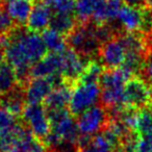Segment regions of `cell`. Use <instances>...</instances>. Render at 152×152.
<instances>
[{
    "instance_id": "15",
    "label": "cell",
    "mask_w": 152,
    "mask_h": 152,
    "mask_svg": "<svg viewBox=\"0 0 152 152\" xmlns=\"http://www.w3.org/2000/svg\"><path fill=\"white\" fill-rule=\"evenodd\" d=\"M72 88L73 85L66 80L55 87L43 102L45 108L47 110H59L68 108L72 94Z\"/></svg>"
},
{
    "instance_id": "1",
    "label": "cell",
    "mask_w": 152,
    "mask_h": 152,
    "mask_svg": "<svg viewBox=\"0 0 152 152\" xmlns=\"http://www.w3.org/2000/svg\"><path fill=\"white\" fill-rule=\"evenodd\" d=\"M48 53L41 34L24 26L16 28L7 36L4 46L5 61L14 67L19 85L24 86L30 78V69Z\"/></svg>"
},
{
    "instance_id": "9",
    "label": "cell",
    "mask_w": 152,
    "mask_h": 152,
    "mask_svg": "<svg viewBox=\"0 0 152 152\" xmlns=\"http://www.w3.org/2000/svg\"><path fill=\"white\" fill-rule=\"evenodd\" d=\"M151 21V11L144 7L125 4L117 17L119 27L123 32H142Z\"/></svg>"
},
{
    "instance_id": "3",
    "label": "cell",
    "mask_w": 152,
    "mask_h": 152,
    "mask_svg": "<svg viewBox=\"0 0 152 152\" xmlns=\"http://www.w3.org/2000/svg\"><path fill=\"white\" fill-rule=\"evenodd\" d=\"M69 48L88 59L98 57L102 45L97 31V24L90 21L79 23L66 36Z\"/></svg>"
},
{
    "instance_id": "14",
    "label": "cell",
    "mask_w": 152,
    "mask_h": 152,
    "mask_svg": "<svg viewBox=\"0 0 152 152\" xmlns=\"http://www.w3.org/2000/svg\"><path fill=\"white\" fill-rule=\"evenodd\" d=\"M53 12L44 2H39L34 5L31 13L26 23V27L29 30L38 34H42L45 29L50 26Z\"/></svg>"
},
{
    "instance_id": "6",
    "label": "cell",
    "mask_w": 152,
    "mask_h": 152,
    "mask_svg": "<svg viewBox=\"0 0 152 152\" xmlns=\"http://www.w3.org/2000/svg\"><path fill=\"white\" fill-rule=\"evenodd\" d=\"M21 118L24 125L39 140H46L51 131V122L44 104H26Z\"/></svg>"
},
{
    "instance_id": "26",
    "label": "cell",
    "mask_w": 152,
    "mask_h": 152,
    "mask_svg": "<svg viewBox=\"0 0 152 152\" xmlns=\"http://www.w3.org/2000/svg\"><path fill=\"white\" fill-rule=\"evenodd\" d=\"M140 76H142L150 85H152V51L148 54L147 58L145 61V64H144V68L142 70V73Z\"/></svg>"
},
{
    "instance_id": "27",
    "label": "cell",
    "mask_w": 152,
    "mask_h": 152,
    "mask_svg": "<svg viewBox=\"0 0 152 152\" xmlns=\"http://www.w3.org/2000/svg\"><path fill=\"white\" fill-rule=\"evenodd\" d=\"M49 152H77V150H76L75 146L69 145V146H63V147L58 148V149H49Z\"/></svg>"
},
{
    "instance_id": "32",
    "label": "cell",
    "mask_w": 152,
    "mask_h": 152,
    "mask_svg": "<svg viewBox=\"0 0 152 152\" xmlns=\"http://www.w3.org/2000/svg\"><path fill=\"white\" fill-rule=\"evenodd\" d=\"M31 1H32V0H31Z\"/></svg>"
},
{
    "instance_id": "28",
    "label": "cell",
    "mask_w": 152,
    "mask_h": 152,
    "mask_svg": "<svg viewBox=\"0 0 152 152\" xmlns=\"http://www.w3.org/2000/svg\"><path fill=\"white\" fill-rule=\"evenodd\" d=\"M126 4L131 5V7H144L145 4V0H123Z\"/></svg>"
},
{
    "instance_id": "18",
    "label": "cell",
    "mask_w": 152,
    "mask_h": 152,
    "mask_svg": "<svg viewBox=\"0 0 152 152\" xmlns=\"http://www.w3.org/2000/svg\"><path fill=\"white\" fill-rule=\"evenodd\" d=\"M43 41L46 45L49 52H63L68 48L66 37L57 32L56 30L48 27L41 34Z\"/></svg>"
},
{
    "instance_id": "19",
    "label": "cell",
    "mask_w": 152,
    "mask_h": 152,
    "mask_svg": "<svg viewBox=\"0 0 152 152\" xmlns=\"http://www.w3.org/2000/svg\"><path fill=\"white\" fill-rule=\"evenodd\" d=\"M77 24H78V20L76 18V15L53 13L49 27L66 37Z\"/></svg>"
},
{
    "instance_id": "24",
    "label": "cell",
    "mask_w": 152,
    "mask_h": 152,
    "mask_svg": "<svg viewBox=\"0 0 152 152\" xmlns=\"http://www.w3.org/2000/svg\"><path fill=\"white\" fill-rule=\"evenodd\" d=\"M18 26L11 16L9 15L4 7H0V37H5L10 34Z\"/></svg>"
},
{
    "instance_id": "13",
    "label": "cell",
    "mask_w": 152,
    "mask_h": 152,
    "mask_svg": "<svg viewBox=\"0 0 152 152\" xmlns=\"http://www.w3.org/2000/svg\"><path fill=\"white\" fill-rule=\"evenodd\" d=\"M75 147L77 152H112L116 148L102 131L94 135H80Z\"/></svg>"
},
{
    "instance_id": "30",
    "label": "cell",
    "mask_w": 152,
    "mask_h": 152,
    "mask_svg": "<svg viewBox=\"0 0 152 152\" xmlns=\"http://www.w3.org/2000/svg\"><path fill=\"white\" fill-rule=\"evenodd\" d=\"M0 7H1V0H0Z\"/></svg>"
},
{
    "instance_id": "10",
    "label": "cell",
    "mask_w": 152,
    "mask_h": 152,
    "mask_svg": "<svg viewBox=\"0 0 152 152\" xmlns=\"http://www.w3.org/2000/svg\"><path fill=\"white\" fill-rule=\"evenodd\" d=\"M98 58L105 69H117L124 64L126 59V48L119 34L101 45Z\"/></svg>"
},
{
    "instance_id": "4",
    "label": "cell",
    "mask_w": 152,
    "mask_h": 152,
    "mask_svg": "<svg viewBox=\"0 0 152 152\" xmlns=\"http://www.w3.org/2000/svg\"><path fill=\"white\" fill-rule=\"evenodd\" d=\"M100 83L77 80L72 88L71 98L68 105L70 114L77 118L86 110L95 106L100 101Z\"/></svg>"
},
{
    "instance_id": "2",
    "label": "cell",
    "mask_w": 152,
    "mask_h": 152,
    "mask_svg": "<svg viewBox=\"0 0 152 152\" xmlns=\"http://www.w3.org/2000/svg\"><path fill=\"white\" fill-rule=\"evenodd\" d=\"M129 78L121 68L104 70L100 79V102L107 108L110 116L124 108V88Z\"/></svg>"
},
{
    "instance_id": "16",
    "label": "cell",
    "mask_w": 152,
    "mask_h": 152,
    "mask_svg": "<svg viewBox=\"0 0 152 152\" xmlns=\"http://www.w3.org/2000/svg\"><path fill=\"white\" fill-rule=\"evenodd\" d=\"M3 7L17 25L24 26L27 23L34 5L31 0H7Z\"/></svg>"
},
{
    "instance_id": "23",
    "label": "cell",
    "mask_w": 152,
    "mask_h": 152,
    "mask_svg": "<svg viewBox=\"0 0 152 152\" xmlns=\"http://www.w3.org/2000/svg\"><path fill=\"white\" fill-rule=\"evenodd\" d=\"M53 13L75 15V0H42Z\"/></svg>"
},
{
    "instance_id": "8",
    "label": "cell",
    "mask_w": 152,
    "mask_h": 152,
    "mask_svg": "<svg viewBox=\"0 0 152 152\" xmlns=\"http://www.w3.org/2000/svg\"><path fill=\"white\" fill-rule=\"evenodd\" d=\"M64 83L61 75L50 77H31L23 86L26 104H40L45 101L55 87Z\"/></svg>"
},
{
    "instance_id": "31",
    "label": "cell",
    "mask_w": 152,
    "mask_h": 152,
    "mask_svg": "<svg viewBox=\"0 0 152 152\" xmlns=\"http://www.w3.org/2000/svg\"><path fill=\"white\" fill-rule=\"evenodd\" d=\"M151 13H152V10H151Z\"/></svg>"
},
{
    "instance_id": "12",
    "label": "cell",
    "mask_w": 152,
    "mask_h": 152,
    "mask_svg": "<svg viewBox=\"0 0 152 152\" xmlns=\"http://www.w3.org/2000/svg\"><path fill=\"white\" fill-rule=\"evenodd\" d=\"M61 67H63L61 53L48 52L43 58H41L36 65L31 67L30 78L31 77H50V76L61 75Z\"/></svg>"
},
{
    "instance_id": "22",
    "label": "cell",
    "mask_w": 152,
    "mask_h": 152,
    "mask_svg": "<svg viewBox=\"0 0 152 152\" xmlns=\"http://www.w3.org/2000/svg\"><path fill=\"white\" fill-rule=\"evenodd\" d=\"M21 123L19 118L0 105V137L11 132Z\"/></svg>"
},
{
    "instance_id": "11",
    "label": "cell",
    "mask_w": 152,
    "mask_h": 152,
    "mask_svg": "<svg viewBox=\"0 0 152 152\" xmlns=\"http://www.w3.org/2000/svg\"><path fill=\"white\" fill-rule=\"evenodd\" d=\"M61 53V58H63L61 75L64 80L74 85L79 78V76L81 75L86 65L90 59L81 56L80 54L72 50L69 47Z\"/></svg>"
},
{
    "instance_id": "17",
    "label": "cell",
    "mask_w": 152,
    "mask_h": 152,
    "mask_svg": "<svg viewBox=\"0 0 152 152\" xmlns=\"http://www.w3.org/2000/svg\"><path fill=\"white\" fill-rule=\"evenodd\" d=\"M19 86L14 67L7 61L0 66V96L10 93Z\"/></svg>"
},
{
    "instance_id": "7",
    "label": "cell",
    "mask_w": 152,
    "mask_h": 152,
    "mask_svg": "<svg viewBox=\"0 0 152 152\" xmlns=\"http://www.w3.org/2000/svg\"><path fill=\"white\" fill-rule=\"evenodd\" d=\"M112 119L110 113L102 104H96L77 117V125L81 135H94L105 128Z\"/></svg>"
},
{
    "instance_id": "20",
    "label": "cell",
    "mask_w": 152,
    "mask_h": 152,
    "mask_svg": "<svg viewBox=\"0 0 152 152\" xmlns=\"http://www.w3.org/2000/svg\"><path fill=\"white\" fill-rule=\"evenodd\" d=\"M101 2L102 0H75V15L79 23L91 21Z\"/></svg>"
},
{
    "instance_id": "25",
    "label": "cell",
    "mask_w": 152,
    "mask_h": 152,
    "mask_svg": "<svg viewBox=\"0 0 152 152\" xmlns=\"http://www.w3.org/2000/svg\"><path fill=\"white\" fill-rule=\"evenodd\" d=\"M135 152H152V131L139 137Z\"/></svg>"
},
{
    "instance_id": "29",
    "label": "cell",
    "mask_w": 152,
    "mask_h": 152,
    "mask_svg": "<svg viewBox=\"0 0 152 152\" xmlns=\"http://www.w3.org/2000/svg\"><path fill=\"white\" fill-rule=\"evenodd\" d=\"M112 152H126L124 149H123L122 147H117V148H115L114 150H113Z\"/></svg>"
},
{
    "instance_id": "5",
    "label": "cell",
    "mask_w": 152,
    "mask_h": 152,
    "mask_svg": "<svg viewBox=\"0 0 152 152\" xmlns=\"http://www.w3.org/2000/svg\"><path fill=\"white\" fill-rule=\"evenodd\" d=\"M152 105V85L142 76L134 75L124 88V107L140 110Z\"/></svg>"
},
{
    "instance_id": "21",
    "label": "cell",
    "mask_w": 152,
    "mask_h": 152,
    "mask_svg": "<svg viewBox=\"0 0 152 152\" xmlns=\"http://www.w3.org/2000/svg\"><path fill=\"white\" fill-rule=\"evenodd\" d=\"M135 131L140 137L152 131V105L137 112Z\"/></svg>"
}]
</instances>
